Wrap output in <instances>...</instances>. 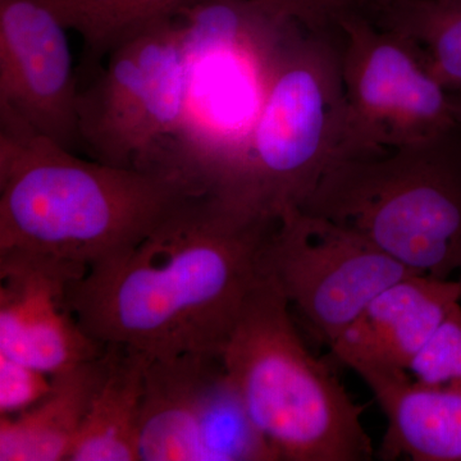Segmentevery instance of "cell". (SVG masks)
<instances>
[{
	"mask_svg": "<svg viewBox=\"0 0 461 461\" xmlns=\"http://www.w3.org/2000/svg\"><path fill=\"white\" fill-rule=\"evenodd\" d=\"M335 27L303 25L291 36L230 199L275 215L302 208L338 159L345 107Z\"/></svg>",
	"mask_w": 461,
	"mask_h": 461,
	"instance_id": "8992f818",
	"label": "cell"
},
{
	"mask_svg": "<svg viewBox=\"0 0 461 461\" xmlns=\"http://www.w3.org/2000/svg\"><path fill=\"white\" fill-rule=\"evenodd\" d=\"M454 96L455 108H456L457 117L461 121V96Z\"/></svg>",
	"mask_w": 461,
	"mask_h": 461,
	"instance_id": "603a6c76",
	"label": "cell"
},
{
	"mask_svg": "<svg viewBox=\"0 0 461 461\" xmlns=\"http://www.w3.org/2000/svg\"><path fill=\"white\" fill-rule=\"evenodd\" d=\"M278 460L245 411L221 357L147 355L139 461Z\"/></svg>",
	"mask_w": 461,
	"mask_h": 461,
	"instance_id": "30bf717a",
	"label": "cell"
},
{
	"mask_svg": "<svg viewBox=\"0 0 461 461\" xmlns=\"http://www.w3.org/2000/svg\"><path fill=\"white\" fill-rule=\"evenodd\" d=\"M112 357L108 345L96 359L51 375L50 393L32 408L0 415V461H68Z\"/></svg>",
	"mask_w": 461,
	"mask_h": 461,
	"instance_id": "9a60e30c",
	"label": "cell"
},
{
	"mask_svg": "<svg viewBox=\"0 0 461 461\" xmlns=\"http://www.w3.org/2000/svg\"><path fill=\"white\" fill-rule=\"evenodd\" d=\"M427 386L461 391V305L450 309L409 371Z\"/></svg>",
	"mask_w": 461,
	"mask_h": 461,
	"instance_id": "d6986e66",
	"label": "cell"
},
{
	"mask_svg": "<svg viewBox=\"0 0 461 461\" xmlns=\"http://www.w3.org/2000/svg\"><path fill=\"white\" fill-rule=\"evenodd\" d=\"M249 417L286 461H366L375 456L354 402L295 329L290 304L264 273L221 354Z\"/></svg>",
	"mask_w": 461,
	"mask_h": 461,
	"instance_id": "277c9868",
	"label": "cell"
},
{
	"mask_svg": "<svg viewBox=\"0 0 461 461\" xmlns=\"http://www.w3.org/2000/svg\"><path fill=\"white\" fill-rule=\"evenodd\" d=\"M196 190L180 173L84 159L0 112V251L89 272L138 245Z\"/></svg>",
	"mask_w": 461,
	"mask_h": 461,
	"instance_id": "7a4b0ae2",
	"label": "cell"
},
{
	"mask_svg": "<svg viewBox=\"0 0 461 461\" xmlns=\"http://www.w3.org/2000/svg\"><path fill=\"white\" fill-rule=\"evenodd\" d=\"M278 220L213 191H193L138 245L72 282L76 317L103 345L148 357H221L266 273Z\"/></svg>",
	"mask_w": 461,
	"mask_h": 461,
	"instance_id": "6da1fadb",
	"label": "cell"
},
{
	"mask_svg": "<svg viewBox=\"0 0 461 461\" xmlns=\"http://www.w3.org/2000/svg\"><path fill=\"white\" fill-rule=\"evenodd\" d=\"M387 0H348V5L355 11L362 12L364 14H372L379 5L386 3Z\"/></svg>",
	"mask_w": 461,
	"mask_h": 461,
	"instance_id": "7402d4cb",
	"label": "cell"
},
{
	"mask_svg": "<svg viewBox=\"0 0 461 461\" xmlns=\"http://www.w3.org/2000/svg\"><path fill=\"white\" fill-rule=\"evenodd\" d=\"M460 300V281L408 276L379 293L330 346V353L357 373L409 371Z\"/></svg>",
	"mask_w": 461,
	"mask_h": 461,
	"instance_id": "4fadbf2b",
	"label": "cell"
},
{
	"mask_svg": "<svg viewBox=\"0 0 461 461\" xmlns=\"http://www.w3.org/2000/svg\"><path fill=\"white\" fill-rule=\"evenodd\" d=\"M264 267L329 348L379 293L415 275L355 230L300 208L280 214Z\"/></svg>",
	"mask_w": 461,
	"mask_h": 461,
	"instance_id": "9c48e42d",
	"label": "cell"
},
{
	"mask_svg": "<svg viewBox=\"0 0 461 461\" xmlns=\"http://www.w3.org/2000/svg\"><path fill=\"white\" fill-rule=\"evenodd\" d=\"M85 275L51 258L0 251V354L50 377L104 354L108 345L91 338L69 302Z\"/></svg>",
	"mask_w": 461,
	"mask_h": 461,
	"instance_id": "7c38bea8",
	"label": "cell"
},
{
	"mask_svg": "<svg viewBox=\"0 0 461 461\" xmlns=\"http://www.w3.org/2000/svg\"><path fill=\"white\" fill-rule=\"evenodd\" d=\"M67 32L50 0H0V112L76 153L81 85Z\"/></svg>",
	"mask_w": 461,
	"mask_h": 461,
	"instance_id": "8fae6325",
	"label": "cell"
},
{
	"mask_svg": "<svg viewBox=\"0 0 461 461\" xmlns=\"http://www.w3.org/2000/svg\"><path fill=\"white\" fill-rule=\"evenodd\" d=\"M460 284H461V278H460Z\"/></svg>",
	"mask_w": 461,
	"mask_h": 461,
	"instance_id": "cb8c5ba5",
	"label": "cell"
},
{
	"mask_svg": "<svg viewBox=\"0 0 461 461\" xmlns=\"http://www.w3.org/2000/svg\"><path fill=\"white\" fill-rule=\"evenodd\" d=\"M51 377L0 354V415L14 417L32 408L50 393Z\"/></svg>",
	"mask_w": 461,
	"mask_h": 461,
	"instance_id": "ffe728a7",
	"label": "cell"
},
{
	"mask_svg": "<svg viewBox=\"0 0 461 461\" xmlns=\"http://www.w3.org/2000/svg\"><path fill=\"white\" fill-rule=\"evenodd\" d=\"M203 0H50L60 21L83 39L86 57L99 62L130 33L181 16Z\"/></svg>",
	"mask_w": 461,
	"mask_h": 461,
	"instance_id": "ac0fdd59",
	"label": "cell"
},
{
	"mask_svg": "<svg viewBox=\"0 0 461 461\" xmlns=\"http://www.w3.org/2000/svg\"><path fill=\"white\" fill-rule=\"evenodd\" d=\"M408 373H357L386 415L379 457L461 461V391L427 386Z\"/></svg>",
	"mask_w": 461,
	"mask_h": 461,
	"instance_id": "5bb4252c",
	"label": "cell"
},
{
	"mask_svg": "<svg viewBox=\"0 0 461 461\" xmlns=\"http://www.w3.org/2000/svg\"><path fill=\"white\" fill-rule=\"evenodd\" d=\"M312 29L336 26L339 14L351 9L348 0H264Z\"/></svg>",
	"mask_w": 461,
	"mask_h": 461,
	"instance_id": "44dd1931",
	"label": "cell"
},
{
	"mask_svg": "<svg viewBox=\"0 0 461 461\" xmlns=\"http://www.w3.org/2000/svg\"><path fill=\"white\" fill-rule=\"evenodd\" d=\"M368 18L408 38L433 77L461 96V0H387Z\"/></svg>",
	"mask_w": 461,
	"mask_h": 461,
	"instance_id": "e0dca14e",
	"label": "cell"
},
{
	"mask_svg": "<svg viewBox=\"0 0 461 461\" xmlns=\"http://www.w3.org/2000/svg\"><path fill=\"white\" fill-rule=\"evenodd\" d=\"M300 209L448 280L461 271V121L429 140L338 160Z\"/></svg>",
	"mask_w": 461,
	"mask_h": 461,
	"instance_id": "5b68a950",
	"label": "cell"
},
{
	"mask_svg": "<svg viewBox=\"0 0 461 461\" xmlns=\"http://www.w3.org/2000/svg\"><path fill=\"white\" fill-rule=\"evenodd\" d=\"M178 17L187 81L176 169L230 195L288 41L304 23L264 0H203Z\"/></svg>",
	"mask_w": 461,
	"mask_h": 461,
	"instance_id": "3957f363",
	"label": "cell"
},
{
	"mask_svg": "<svg viewBox=\"0 0 461 461\" xmlns=\"http://www.w3.org/2000/svg\"><path fill=\"white\" fill-rule=\"evenodd\" d=\"M336 25L345 107L336 162L429 140L460 122L454 96L408 38L355 9Z\"/></svg>",
	"mask_w": 461,
	"mask_h": 461,
	"instance_id": "ba28073f",
	"label": "cell"
},
{
	"mask_svg": "<svg viewBox=\"0 0 461 461\" xmlns=\"http://www.w3.org/2000/svg\"><path fill=\"white\" fill-rule=\"evenodd\" d=\"M113 357L68 461H138L147 355L112 345Z\"/></svg>",
	"mask_w": 461,
	"mask_h": 461,
	"instance_id": "2e32d148",
	"label": "cell"
},
{
	"mask_svg": "<svg viewBox=\"0 0 461 461\" xmlns=\"http://www.w3.org/2000/svg\"><path fill=\"white\" fill-rule=\"evenodd\" d=\"M105 58L78 93L81 148L104 165L178 173L187 81L180 17L136 30Z\"/></svg>",
	"mask_w": 461,
	"mask_h": 461,
	"instance_id": "52a82bcc",
	"label": "cell"
}]
</instances>
